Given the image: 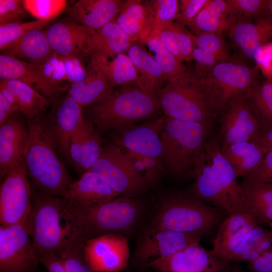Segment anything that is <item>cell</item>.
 Returning <instances> with one entry per match:
<instances>
[{
	"instance_id": "obj_31",
	"label": "cell",
	"mask_w": 272,
	"mask_h": 272,
	"mask_svg": "<svg viewBox=\"0 0 272 272\" xmlns=\"http://www.w3.org/2000/svg\"><path fill=\"white\" fill-rule=\"evenodd\" d=\"M88 74L82 82L71 84L67 94L83 107L102 101L114 91L108 80L99 70L87 64Z\"/></svg>"
},
{
	"instance_id": "obj_9",
	"label": "cell",
	"mask_w": 272,
	"mask_h": 272,
	"mask_svg": "<svg viewBox=\"0 0 272 272\" xmlns=\"http://www.w3.org/2000/svg\"><path fill=\"white\" fill-rule=\"evenodd\" d=\"M89 170L120 196L135 197L148 188L126 153L115 145L102 146L99 158Z\"/></svg>"
},
{
	"instance_id": "obj_43",
	"label": "cell",
	"mask_w": 272,
	"mask_h": 272,
	"mask_svg": "<svg viewBox=\"0 0 272 272\" xmlns=\"http://www.w3.org/2000/svg\"><path fill=\"white\" fill-rule=\"evenodd\" d=\"M193 34L195 46L213 54L218 62L232 60L222 35L209 32Z\"/></svg>"
},
{
	"instance_id": "obj_26",
	"label": "cell",
	"mask_w": 272,
	"mask_h": 272,
	"mask_svg": "<svg viewBox=\"0 0 272 272\" xmlns=\"http://www.w3.org/2000/svg\"><path fill=\"white\" fill-rule=\"evenodd\" d=\"M121 0H79L66 9L70 20L95 30L114 21L121 8Z\"/></svg>"
},
{
	"instance_id": "obj_12",
	"label": "cell",
	"mask_w": 272,
	"mask_h": 272,
	"mask_svg": "<svg viewBox=\"0 0 272 272\" xmlns=\"http://www.w3.org/2000/svg\"><path fill=\"white\" fill-rule=\"evenodd\" d=\"M32 207V191L22 159L2 180L0 224L10 226L26 221Z\"/></svg>"
},
{
	"instance_id": "obj_11",
	"label": "cell",
	"mask_w": 272,
	"mask_h": 272,
	"mask_svg": "<svg viewBox=\"0 0 272 272\" xmlns=\"http://www.w3.org/2000/svg\"><path fill=\"white\" fill-rule=\"evenodd\" d=\"M40 257L31 239L28 219L0 226V272H33Z\"/></svg>"
},
{
	"instance_id": "obj_33",
	"label": "cell",
	"mask_w": 272,
	"mask_h": 272,
	"mask_svg": "<svg viewBox=\"0 0 272 272\" xmlns=\"http://www.w3.org/2000/svg\"><path fill=\"white\" fill-rule=\"evenodd\" d=\"M89 58L88 64L101 71L113 88L129 84L137 85L138 74L126 53Z\"/></svg>"
},
{
	"instance_id": "obj_35",
	"label": "cell",
	"mask_w": 272,
	"mask_h": 272,
	"mask_svg": "<svg viewBox=\"0 0 272 272\" xmlns=\"http://www.w3.org/2000/svg\"><path fill=\"white\" fill-rule=\"evenodd\" d=\"M227 0H209L187 26L193 34L214 33L222 35L229 26Z\"/></svg>"
},
{
	"instance_id": "obj_24",
	"label": "cell",
	"mask_w": 272,
	"mask_h": 272,
	"mask_svg": "<svg viewBox=\"0 0 272 272\" xmlns=\"http://www.w3.org/2000/svg\"><path fill=\"white\" fill-rule=\"evenodd\" d=\"M102 145L93 123L84 118L73 135L69 146V160L82 175L89 170L99 158Z\"/></svg>"
},
{
	"instance_id": "obj_59",
	"label": "cell",
	"mask_w": 272,
	"mask_h": 272,
	"mask_svg": "<svg viewBox=\"0 0 272 272\" xmlns=\"http://www.w3.org/2000/svg\"><path fill=\"white\" fill-rule=\"evenodd\" d=\"M227 272H244L240 267L231 266Z\"/></svg>"
},
{
	"instance_id": "obj_15",
	"label": "cell",
	"mask_w": 272,
	"mask_h": 272,
	"mask_svg": "<svg viewBox=\"0 0 272 272\" xmlns=\"http://www.w3.org/2000/svg\"><path fill=\"white\" fill-rule=\"evenodd\" d=\"M230 267L229 262L196 242L145 268L157 272H227Z\"/></svg>"
},
{
	"instance_id": "obj_4",
	"label": "cell",
	"mask_w": 272,
	"mask_h": 272,
	"mask_svg": "<svg viewBox=\"0 0 272 272\" xmlns=\"http://www.w3.org/2000/svg\"><path fill=\"white\" fill-rule=\"evenodd\" d=\"M213 125L166 116L160 134L165 172L177 179L192 178L194 165L211 135Z\"/></svg>"
},
{
	"instance_id": "obj_3",
	"label": "cell",
	"mask_w": 272,
	"mask_h": 272,
	"mask_svg": "<svg viewBox=\"0 0 272 272\" xmlns=\"http://www.w3.org/2000/svg\"><path fill=\"white\" fill-rule=\"evenodd\" d=\"M27 124L28 138L22 160L28 178L38 191L62 197L73 180L57 156L46 116L27 119Z\"/></svg>"
},
{
	"instance_id": "obj_8",
	"label": "cell",
	"mask_w": 272,
	"mask_h": 272,
	"mask_svg": "<svg viewBox=\"0 0 272 272\" xmlns=\"http://www.w3.org/2000/svg\"><path fill=\"white\" fill-rule=\"evenodd\" d=\"M73 206L86 241L109 234L126 237L139 224L144 209L135 197L124 196L90 207Z\"/></svg>"
},
{
	"instance_id": "obj_54",
	"label": "cell",
	"mask_w": 272,
	"mask_h": 272,
	"mask_svg": "<svg viewBox=\"0 0 272 272\" xmlns=\"http://www.w3.org/2000/svg\"><path fill=\"white\" fill-rule=\"evenodd\" d=\"M40 263L48 272H66L61 258L55 254L44 253L39 255Z\"/></svg>"
},
{
	"instance_id": "obj_39",
	"label": "cell",
	"mask_w": 272,
	"mask_h": 272,
	"mask_svg": "<svg viewBox=\"0 0 272 272\" xmlns=\"http://www.w3.org/2000/svg\"><path fill=\"white\" fill-rule=\"evenodd\" d=\"M142 45L160 66L167 81L188 69L183 61L176 57L165 47L154 31L151 32Z\"/></svg>"
},
{
	"instance_id": "obj_50",
	"label": "cell",
	"mask_w": 272,
	"mask_h": 272,
	"mask_svg": "<svg viewBox=\"0 0 272 272\" xmlns=\"http://www.w3.org/2000/svg\"><path fill=\"white\" fill-rule=\"evenodd\" d=\"M193 59L196 62L194 71L200 78L208 75L218 63L213 54L196 46L193 50Z\"/></svg>"
},
{
	"instance_id": "obj_53",
	"label": "cell",
	"mask_w": 272,
	"mask_h": 272,
	"mask_svg": "<svg viewBox=\"0 0 272 272\" xmlns=\"http://www.w3.org/2000/svg\"><path fill=\"white\" fill-rule=\"evenodd\" d=\"M154 31L165 47L176 57L182 61L174 39L168 27L167 23L157 28Z\"/></svg>"
},
{
	"instance_id": "obj_16",
	"label": "cell",
	"mask_w": 272,
	"mask_h": 272,
	"mask_svg": "<svg viewBox=\"0 0 272 272\" xmlns=\"http://www.w3.org/2000/svg\"><path fill=\"white\" fill-rule=\"evenodd\" d=\"M84 251L92 272H120L127 267L130 258L127 238L119 234H105L89 239Z\"/></svg>"
},
{
	"instance_id": "obj_27",
	"label": "cell",
	"mask_w": 272,
	"mask_h": 272,
	"mask_svg": "<svg viewBox=\"0 0 272 272\" xmlns=\"http://www.w3.org/2000/svg\"><path fill=\"white\" fill-rule=\"evenodd\" d=\"M91 30L69 19L54 23L45 32L55 53L62 56L85 55V47Z\"/></svg>"
},
{
	"instance_id": "obj_42",
	"label": "cell",
	"mask_w": 272,
	"mask_h": 272,
	"mask_svg": "<svg viewBox=\"0 0 272 272\" xmlns=\"http://www.w3.org/2000/svg\"><path fill=\"white\" fill-rule=\"evenodd\" d=\"M51 22L38 20L16 22L0 25V49L3 51L34 29H43Z\"/></svg>"
},
{
	"instance_id": "obj_44",
	"label": "cell",
	"mask_w": 272,
	"mask_h": 272,
	"mask_svg": "<svg viewBox=\"0 0 272 272\" xmlns=\"http://www.w3.org/2000/svg\"><path fill=\"white\" fill-rule=\"evenodd\" d=\"M154 21V30L176 19L179 10L178 0L146 1Z\"/></svg>"
},
{
	"instance_id": "obj_23",
	"label": "cell",
	"mask_w": 272,
	"mask_h": 272,
	"mask_svg": "<svg viewBox=\"0 0 272 272\" xmlns=\"http://www.w3.org/2000/svg\"><path fill=\"white\" fill-rule=\"evenodd\" d=\"M232 43L247 58L253 59L258 49L272 42V20L266 17L254 22H239L229 25L227 31Z\"/></svg>"
},
{
	"instance_id": "obj_55",
	"label": "cell",
	"mask_w": 272,
	"mask_h": 272,
	"mask_svg": "<svg viewBox=\"0 0 272 272\" xmlns=\"http://www.w3.org/2000/svg\"><path fill=\"white\" fill-rule=\"evenodd\" d=\"M250 272H272V249L248 263Z\"/></svg>"
},
{
	"instance_id": "obj_21",
	"label": "cell",
	"mask_w": 272,
	"mask_h": 272,
	"mask_svg": "<svg viewBox=\"0 0 272 272\" xmlns=\"http://www.w3.org/2000/svg\"><path fill=\"white\" fill-rule=\"evenodd\" d=\"M258 221L250 213L245 212L230 214L219 226L216 236L213 240L212 251L230 262L235 250L248 232L258 225Z\"/></svg>"
},
{
	"instance_id": "obj_20",
	"label": "cell",
	"mask_w": 272,
	"mask_h": 272,
	"mask_svg": "<svg viewBox=\"0 0 272 272\" xmlns=\"http://www.w3.org/2000/svg\"><path fill=\"white\" fill-rule=\"evenodd\" d=\"M28 138L27 124L18 114L0 126L1 180L22 159Z\"/></svg>"
},
{
	"instance_id": "obj_57",
	"label": "cell",
	"mask_w": 272,
	"mask_h": 272,
	"mask_svg": "<svg viewBox=\"0 0 272 272\" xmlns=\"http://www.w3.org/2000/svg\"><path fill=\"white\" fill-rule=\"evenodd\" d=\"M263 147L267 152H272V126L260 129L257 136L252 141Z\"/></svg>"
},
{
	"instance_id": "obj_56",
	"label": "cell",
	"mask_w": 272,
	"mask_h": 272,
	"mask_svg": "<svg viewBox=\"0 0 272 272\" xmlns=\"http://www.w3.org/2000/svg\"><path fill=\"white\" fill-rule=\"evenodd\" d=\"M19 112L18 109L0 95V126Z\"/></svg>"
},
{
	"instance_id": "obj_18",
	"label": "cell",
	"mask_w": 272,
	"mask_h": 272,
	"mask_svg": "<svg viewBox=\"0 0 272 272\" xmlns=\"http://www.w3.org/2000/svg\"><path fill=\"white\" fill-rule=\"evenodd\" d=\"M83 108L67 93L54 102L49 114L46 116L56 148L66 160H69L71 138L85 118Z\"/></svg>"
},
{
	"instance_id": "obj_51",
	"label": "cell",
	"mask_w": 272,
	"mask_h": 272,
	"mask_svg": "<svg viewBox=\"0 0 272 272\" xmlns=\"http://www.w3.org/2000/svg\"><path fill=\"white\" fill-rule=\"evenodd\" d=\"M253 60L266 79H272V42L260 47L256 52Z\"/></svg>"
},
{
	"instance_id": "obj_32",
	"label": "cell",
	"mask_w": 272,
	"mask_h": 272,
	"mask_svg": "<svg viewBox=\"0 0 272 272\" xmlns=\"http://www.w3.org/2000/svg\"><path fill=\"white\" fill-rule=\"evenodd\" d=\"M26 62L38 64L53 52L43 29H34L3 51Z\"/></svg>"
},
{
	"instance_id": "obj_49",
	"label": "cell",
	"mask_w": 272,
	"mask_h": 272,
	"mask_svg": "<svg viewBox=\"0 0 272 272\" xmlns=\"http://www.w3.org/2000/svg\"><path fill=\"white\" fill-rule=\"evenodd\" d=\"M208 1L209 0L180 1L179 10L175 20L177 22L187 26Z\"/></svg>"
},
{
	"instance_id": "obj_10",
	"label": "cell",
	"mask_w": 272,
	"mask_h": 272,
	"mask_svg": "<svg viewBox=\"0 0 272 272\" xmlns=\"http://www.w3.org/2000/svg\"><path fill=\"white\" fill-rule=\"evenodd\" d=\"M258 69L232 60L218 62L208 75L199 77L220 112L231 99L246 94L258 82Z\"/></svg>"
},
{
	"instance_id": "obj_58",
	"label": "cell",
	"mask_w": 272,
	"mask_h": 272,
	"mask_svg": "<svg viewBox=\"0 0 272 272\" xmlns=\"http://www.w3.org/2000/svg\"><path fill=\"white\" fill-rule=\"evenodd\" d=\"M265 17L272 20V0H267Z\"/></svg>"
},
{
	"instance_id": "obj_40",
	"label": "cell",
	"mask_w": 272,
	"mask_h": 272,
	"mask_svg": "<svg viewBox=\"0 0 272 272\" xmlns=\"http://www.w3.org/2000/svg\"><path fill=\"white\" fill-rule=\"evenodd\" d=\"M227 2L229 25L265 16L267 0H227Z\"/></svg>"
},
{
	"instance_id": "obj_34",
	"label": "cell",
	"mask_w": 272,
	"mask_h": 272,
	"mask_svg": "<svg viewBox=\"0 0 272 272\" xmlns=\"http://www.w3.org/2000/svg\"><path fill=\"white\" fill-rule=\"evenodd\" d=\"M223 155L229 162L236 177H246L261 162L267 151L252 141H245L221 148Z\"/></svg>"
},
{
	"instance_id": "obj_30",
	"label": "cell",
	"mask_w": 272,
	"mask_h": 272,
	"mask_svg": "<svg viewBox=\"0 0 272 272\" xmlns=\"http://www.w3.org/2000/svg\"><path fill=\"white\" fill-rule=\"evenodd\" d=\"M126 54L138 74L136 86L145 92L158 96L160 91L167 81L160 66L146 48L139 42H133Z\"/></svg>"
},
{
	"instance_id": "obj_41",
	"label": "cell",
	"mask_w": 272,
	"mask_h": 272,
	"mask_svg": "<svg viewBox=\"0 0 272 272\" xmlns=\"http://www.w3.org/2000/svg\"><path fill=\"white\" fill-rule=\"evenodd\" d=\"M27 12L38 21L51 22L66 9L65 0H23Z\"/></svg>"
},
{
	"instance_id": "obj_6",
	"label": "cell",
	"mask_w": 272,
	"mask_h": 272,
	"mask_svg": "<svg viewBox=\"0 0 272 272\" xmlns=\"http://www.w3.org/2000/svg\"><path fill=\"white\" fill-rule=\"evenodd\" d=\"M165 116L192 122L214 123L219 113L209 91L194 71L187 69L168 80L158 94Z\"/></svg>"
},
{
	"instance_id": "obj_14",
	"label": "cell",
	"mask_w": 272,
	"mask_h": 272,
	"mask_svg": "<svg viewBox=\"0 0 272 272\" xmlns=\"http://www.w3.org/2000/svg\"><path fill=\"white\" fill-rule=\"evenodd\" d=\"M201 238L164 229L147 227L138 238L133 261L145 268L149 264L167 258L192 243L200 242Z\"/></svg>"
},
{
	"instance_id": "obj_22",
	"label": "cell",
	"mask_w": 272,
	"mask_h": 272,
	"mask_svg": "<svg viewBox=\"0 0 272 272\" xmlns=\"http://www.w3.org/2000/svg\"><path fill=\"white\" fill-rule=\"evenodd\" d=\"M120 195L101 177L88 170L73 180L63 195L75 206L90 207L112 200Z\"/></svg>"
},
{
	"instance_id": "obj_19",
	"label": "cell",
	"mask_w": 272,
	"mask_h": 272,
	"mask_svg": "<svg viewBox=\"0 0 272 272\" xmlns=\"http://www.w3.org/2000/svg\"><path fill=\"white\" fill-rule=\"evenodd\" d=\"M83 55L62 56L55 52L44 61L33 64L35 69L60 93L69 85L83 82L88 74Z\"/></svg>"
},
{
	"instance_id": "obj_1",
	"label": "cell",
	"mask_w": 272,
	"mask_h": 272,
	"mask_svg": "<svg viewBox=\"0 0 272 272\" xmlns=\"http://www.w3.org/2000/svg\"><path fill=\"white\" fill-rule=\"evenodd\" d=\"M28 227L39 255L44 253L59 255L87 241L73 205L62 196L32 191Z\"/></svg>"
},
{
	"instance_id": "obj_28",
	"label": "cell",
	"mask_w": 272,
	"mask_h": 272,
	"mask_svg": "<svg viewBox=\"0 0 272 272\" xmlns=\"http://www.w3.org/2000/svg\"><path fill=\"white\" fill-rule=\"evenodd\" d=\"M115 21L132 42L143 44L154 30V21L146 1H123Z\"/></svg>"
},
{
	"instance_id": "obj_47",
	"label": "cell",
	"mask_w": 272,
	"mask_h": 272,
	"mask_svg": "<svg viewBox=\"0 0 272 272\" xmlns=\"http://www.w3.org/2000/svg\"><path fill=\"white\" fill-rule=\"evenodd\" d=\"M59 256L66 272H92L85 259L84 245H78L65 251Z\"/></svg>"
},
{
	"instance_id": "obj_17",
	"label": "cell",
	"mask_w": 272,
	"mask_h": 272,
	"mask_svg": "<svg viewBox=\"0 0 272 272\" xmlns=\"http://www.w3.org/2000/svg\"><path fill=\"white\" fill-rule=\"evenodd\" d=\"M166 116L116 129L113 134L115 145L125 151L161 159V132ZM162 160V159H161Z\"/></svg>"
},
{
	"instance_id": "obj_48",
	"label": "cell",
	"mask_w": 272,
	"mask_h": 272,
	"mask_svg": "<svg viewBox=\"0 0 272 272\" xmlns=\"http://www.w3.org/2000/svg\"><path fill=\"white\" fill-rule=\"evenodd\" d=\"M242 182L272 183V152L266 153L259 164L243 179Z\"/></svg>"
},
{
	"instance_id": "obj_5",
	"label": "cell",
	"mask_w": 272,
	"mask_h": 272,
	"mask_svg": "<svg viewBox=\"0 0 272 272\" xmlns=\"http://www.w3.org/2000/svg\"><path fill=\"white\" fill-rule=\"evenodd\" d=\"M222 211L192 192H174L160 201L147 227L161 228L203 237L223 220Z\"/></svg>"
},
{
	"instance_id": "obj_37",
	"label": "cell",
	"mask_w": 272,
	"mask_h": 272,
	"mask_svg": "<svg viewBox=\"0 0 272 272\" xmlns=\"http://www.w3.org/2000/svg\"><path fill=\"white\" fill-rule=\"evenodd\" d=\"M246 198L248 212L258 221L272 223V183H241Z\"/></svg>"
},
{
	"instance_id": "obj_25",
	"label": "cell",
	"mask_w": 272,
	"mask_h": 272,
	"mask_svg": "<svg viewBox=\"0 0 272 272\" xmlns=\"http://www.w3.org/2000/svg\"><path fill=\"white\" fill-rule=\"evenodd\" d=\"M132 43L114 20L90 31L84 54L91 58L108 57L119 53H126Z\"/></svg>"
},
{
	"instance_id": "obj_7",
	"label": "cell",
	"mask_w": 272,
	"mask_h": 272,
	"mask_svg": "<svg viewBox=\"0 0 272 272\" xmlns=\"http://www.w3.org/2000/svg\"><path fill=\"white\" fill-rule=\"evenodd\" d=\"M87 107L89 120L101 131L134 124L152 117L161 108L158 96L132 84L117 87L107 98Z\"/></svg>"
},
{
	"instance_id": "obj_60",
	"label": "cell",
	"mask_w": 272,
	"mask_h": 272,
	"mask_svg": "<svg viewBox=\"0 0 272 272\" xmlns=\"http://www.w3.org/2000/svg\"><path fill=\"white\" fill-rule=\"evenodd\" d=\"M269 227H270V229H271L270 231H271V234H272V223H270V224H269Z\"/></svg>"
},
{
	"instance_id": "obj_45",
	"label": "cell",
	"mask_w": 272,
	"mask_h": 272,
	"mask_svg": "<svg viewBox=\"0 0 272 272\" xmlns=\"http://www.w3.org/2000/svg\"><path fill=\"white\" fill-rule=\"evenodd\" d=\"M183 61L189 62L193 59V50L195 47L194 35L185 26L174 21L167 23Z\"/></svg>"
},
{
	"instance_id": "obj_52",
	"label": "cell",
	"mask_w": 272,
	"mask_h": 272,
	"mask_svg": "<svg viewBox=\"0 0 272 272\" xmlns=\"http://www.w3.org/2000/svg\"><path fill=\"white\" fill-rule=\"evenodd\" d=\"M124 152L130 159L135 170L146 182L148 187H152L160 181V180L145 164L140 155L127 151Z\"/></svg>"
},
{
	"instance_id": "obj_13",
	"label": "cell",
	"mask_w": 272,
	"mask_h": 272,
	"mask_svg": "<svg viewBox=\"0 0 272 272\" xmlns=\"http://www.w3.org/2000/svg\"><path fill=\"white\" fill-rule=\"evenodd\" d=\"M217 135L221 148L245 141H252L258 134L260 125L245 95L231 99L219 112Z\"/></svg>"
},
{
	"instance_id": "obj_38",
	"label": "cell",
	"mask_w": 272,
	"mask_h": 272,
	"mask_svg": "<svg viewBox=\"0 0 272 272\" xmlns=\"http://www.w3.org/2000/svg\"><path fill=\"white\" fill-rule=\"evenodd\" d=\"M260 125V129L272 126V79L257 82L245 94Z\"/></svg>"
},
{
	"instance_id": "obj_2",
	"label": "cell",
	"mask_w": 272,
	"mask_h": 272,
	"mask_svg": "<svg viewBox=\"0 0 272 272\" xmlns=\"http://www.w3.org/2000/svg\"><path fill=\"white\" fill-rule=\"evenodd\" d=\"M192 192L229 215L248 213L246 198L232 166L223 155L217 135H211L194 165Z\"/></svg>"
},
{
	"instance_id": "obj_36",
	"label": "cell",
	"mask_w": 272,
	"mask_h": 272,
	"mask_svg": "<svg viewBox=\"0 0 272 272\" xmlns=\"http://www.w3.org/2000/svg\"><path fill=\"white\" fill-rule=\"evenodd\" d=\"M0 83L13 93L20 112L27 119L34 118L41 114L50 103L44 96L29 85L19 81L1 80Z\"/></svg>"
},
{
	"instance_id": "obj_29",
	"label": "cell",
	"mask_w": 272,
	"mask_h": 272,
	"mask_svg": "<svg viewBox=\"0 0 272 272\" xmlns=\"http://www.w3.org/2000/svg\"><path fill=\"white\" fill-rule=\"evenodd\" d=\"M0 79L22 82L52 99L61 93L40 74L32 63L4 53L0 55Z\"/></svg>"
},
{
	"instance_id": "obj_46",
	"label": "cell",
	"mask_w": 272,
	"mask_h": 272,
	"mask_svg": "<svg viewBox=\"0 0 272 272\" xmlns=\"http://www.w3.org/2000/svg\"><path fill=\"white\" fill-rule=\"evenodd\" d=\"M21 0H0V25L22 22L27 17Z\"/></svg>"
}]
</instances>
